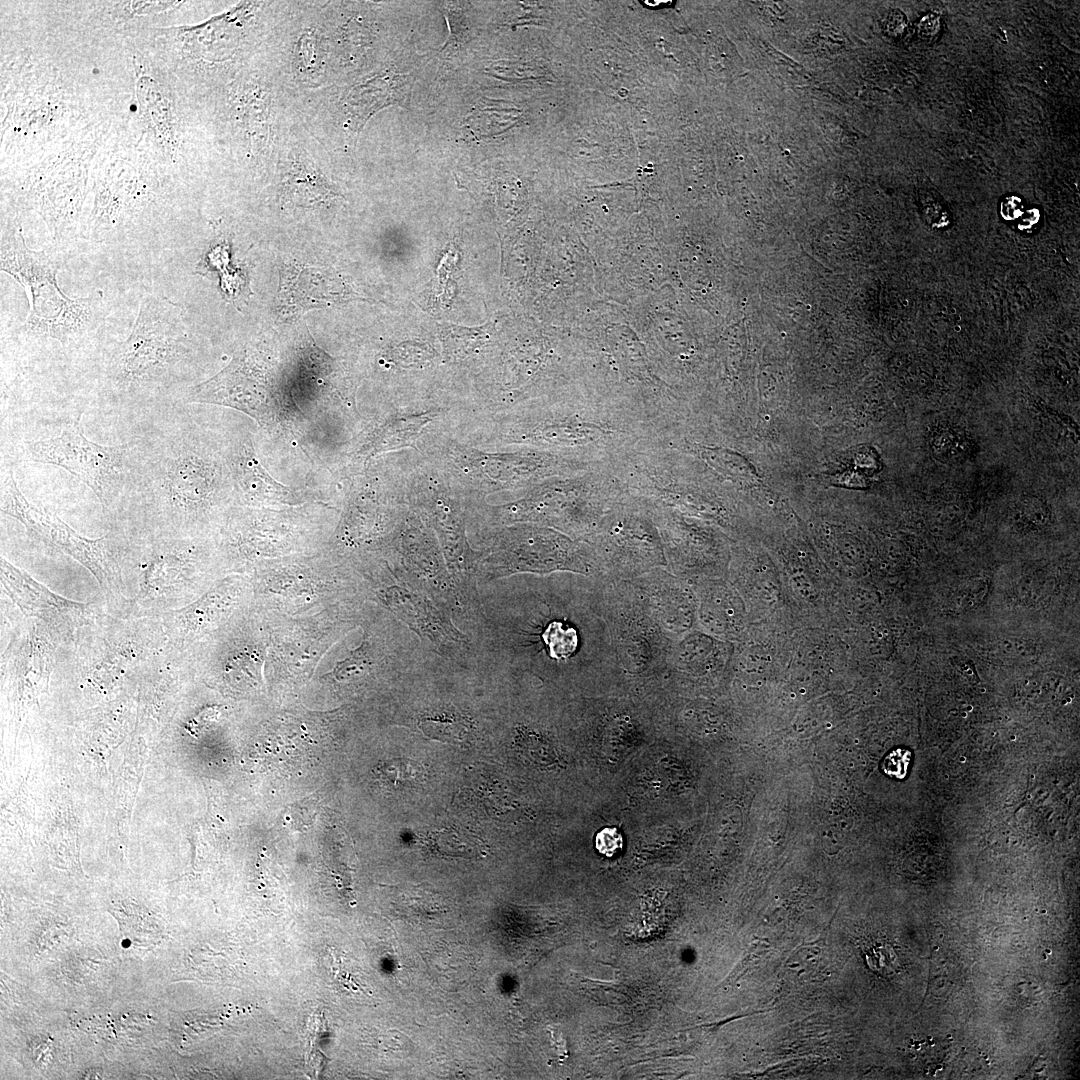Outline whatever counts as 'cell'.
Here are the masks:
<instances>
[{
	"label": "cell",
	"instance_id": "cell-10",
	"mask_svg": "<svg viewBox=\"0 0 1080 1080\" xmlns=\"http://www.w3.org/2000/svg\"><path fill=\"white\" fill-rule=\"evenodd\" d=\"M187 402L231 407L262 422L269 421L276 408L268 374L246 355L234 357L215 376L194 386Z\"/></svg>",
	"mask_w": 1080,
	"mask_h": 1080
},
{
	"label": "cell",
	"instance_id": "cell-2",
	"mask_svg": "<svg viewBox=\"0 0 1080 1080\" xmlns=\"http://www.w3.org/2000/svg\"><path fill=\"white\" fill-rule=\"evenodd\" d=\"M181 308L145 295L132 331L109 352L104 371L108 403L122 411L155 410L185 355Z\"/></svg>",
	"mask_w": 1080,
	"mask_h": 1080
},
{
	"label": "cell",
	"instance_id": "cell-9",
	"mask_svg": "<svg viewBox=\"0 0 1080 1080\" xmlns=\"http://www.w3.org/2000/svg\"><path fill=\"white\" fill-rule=\"evenodd\" d=\"M1 511L20 520L44 540L69 553L94 572L104 576L118 568V550L108 537L97 540L78 535L55 514L41 505L29 502L14 479L11 470L2 471Z\"/></svg>",
	"mask_w": 1080,
	"mask_h": 1080
},
{
	"label": "cell",
	"instance_id": "cell-11",
	"mask_svg": "<svg viewBox=\"0 0 1080 1080\" xmlns=\"http://www.w3.org/2000/svg\"><path fill=\"white\" fill-rule=\"evenodd\" d=\"M355 297V292L335 273L296 263L281 269L278 313L294 318L313 307L335 304Z\"/></svg>",
	"mask_w": 1080,
	"mask_h": 1080
},
{
	"label": "cell",
	"instance_id": "cell-1",
	"mask_svg": "<svg viewBox=\"0 0 1080 1080\" xmlns=\"http://www.w3.org/2000/svg\"><path fill=\"white\" fill-rule=\"evenodd\" d=\"M153 415L128 443L129 469L115 514L141 533L173 535L176 526L208 513L220 491V468L211 453Z\"/></svg>",
	"mask_w": 1080,
	"mask_h": 1080
},
{
	"label": "cell",
	"instance_id": "cell-14",
	"mask_svg": "<svg viewBox=\"0 0 1080 1080\" xmlns=\"http://www.w3.org/2000/svg\"><path fill=\"white\" fill-rule=\"evenodd\" d=\"M336 196L327 179L310 162L298 159L291 163L282 182L285 203L311 207L327 203Z\"/></svg>",
	"mask_w": 1080,
	"mask_h": 1080
},
{
	"label": "cell",
	"instance_id": "cell-5",
	"mask_svg": "<svg viewBox=\"0 0 1080 1080\" xmlns=\"http://www.w3.org/2000/svg\"><path fill=\"white\" fill-rule=\"evenodd\" d=\"M626 495L610 464L567 475L532 493L513 513L556 528L575 540L592 536Z\"/></svg>",
	"mask_w": 1080,
	"mask_h": 1080
},
{
	"label": "cell",
	"instance_id": "cell-13",
	"mask_svg": "<svg viewBox=\"0 0 1080 1080\" xmlns=\"http://www.w3.org/2000/svg\"><path fill=\"white\" fill-rule=\"evenodd\" d=\"M411 83L407 75L386 72L354 86L345 101L350 121L357 128L379 109L398 104L405 106Z\"/></svg>",
	"mask_w": 1080,
	"mask_h": 1080
},
{
	"label": "cell",
	"instance_id": "cell-22",
	"mask_svg": "<svg viewBox=\"0 0 1080 1080\" xmlns=\"http://www.w3.org/2000/svg\"><path fill=\"white\" fill-rule=\"evenodd\" d=\"M595 844L601 854L611 857L622 850L623 838L617 828L607 827L597 834Z\"/></svg>",
	"mask_w": 1080,
	"mask_h": 1080
},
{
	"label": "cell",
	"instance_id": "cell-8",
	"mask_svg": "<svg viewBox=\"0 0 1080 1080\" xmlns=\"http://www.w3.org/2000/svg\"><path fill=\"white\" fill-rule=\"evenodd\" d=\"M501 574L555 572L605 579L599 559L586 541L546 527L520 526L510 530L505 540Z\"/></svg>",
	"mask_w": 1080,
	"mask_h": 1080
},
{
	"label": "cell",
	"instance_id": "cell-17",
	"mask_svg": "<svg viewBox=\"0 0 1080 1080\" xmlns=\"http://www.w3.org/2000/svg\"><path fill=\"white\" fill-rule=\"evenodd\" d=\"M417 726L430 739L445 743H459L473 729L471 718L456 709L427 711L418 717Z\"/></svg>",
	"mask_w": 1080,
	"mask_h": 1080
},
{
	"label": "cell",
	"instance_id": "cell-7",
	"mask_svg": "<svg viewBox=\"0 0 1080 1080\" xmlns=\"http://www.w3.org/2000/svg\"><path fill=\"white\" fill-rule=\"evenodd\" d=\"M605 579L632 580L666 568L663 543L649 507L626 493L587 540Z\"/></svg>",
	"mask_w": 1080,
	"mask_h": 1080
},
{
	"label": "cell",
	"instance_id": "cell-3",
	"mask_svg": "<svg viewBox=\"0 0 1080 1080\" xmlns=\"http://www.w3.org/2000/svg\"><path fill=\"white\" fill-rule=\"evenodd\" d=\"M20 229L12 237L2 239L1 270L26 291L29 303L26 332L56 339L63 345L84 339L100 325L101 294L82 298L66 296L57 284L55 263L44 251L28 248Z\"/></svg>",
	"mask_w": 1080,
	"mask_h": 1080
},
{
	"label": "cell",
	"instance_id": "cell-4",
	"mask_svg": "<svg viewBox=\"0 0 1080 1080\" xmlns=\"http://www.w3.org/2000/svg\"><path fill=\"white\" fill-rule=\"evenodd\" d=\"M617 669V681L650 684L666 680L672 637L651 615L630 580H598Z\"/></svg>",
	"mask_w": 1080,
	"mask_h": 1080
},
{
	"label": "cell",
	"instance_id": "cell-6",
	"mask_svg": "<svg viewBox=\"0 0 1080 1080\" xmlns=\"http://www.w3.org/2000/svg\"><path fill=\"white\" fill-rule=\"evenodd\" d=\"M80 418L58 436L29 442L22 460L64 468L94 492L106 511L115 514L128 475V443L101 445L89 440Z\"/></svg>",
	"mask_w": 1080,
	"mask_h": 1080
},
{
	"label": "cell",
	"instance_id": "cell-16",
	"mask_svg": "<svg viewBox=\"0 0 1080 1080\" xmlns=\"http://www.w3.org/2000/svg\"><path fill=\"white\" fill-rule=\"evenodd\" d=\"M237 113L244 133L256 145L266 142L269 132V99L259 86L249 85L238 98Z\"/></svg>",
	"mask_w": 1080,
	"mask_h": 1080
},
{
	"label": "cell",
	"instance_id": "cell-12",
	"mask_svg": "<svg viewBox=\"0 0 1080 1080\" xmlns=\"http://www.w3.org/2000/svg\"><path fill=\"white\" fill-rule=\"evenodd\" d=\"M380 596L397 617L438 648L465 642V636L417 594L391 586L383 590Z\"/></svg>",
	"mask_w": 1080,
	"mask_h": 1080
},
{
	"label": "cell",
	"instance_id": "cell-15",
	"mask_svg": "<svg viewBox=\"0 0 1080 1080\" xmlns=\"http://www.w3.org/2000/svg\"><path fill=\"white\" fill-rule=\"evenodd\" d=\"M237 481L242 491L256 500L272 503H292L293 493L275 481L252 456L244 455L237 465Z\"/></svg>",
	"mask_w": 1080,
	"mask_h": 1080
},
{
	"label": "cell",
	"instance_id": "cell-20",
	"mask_svg": "<svg viewBox=\"0 0 1080 1080\" xmlns=\"http://www.w3.org/2000/svg\"><path fill=\"white\" fill-rule=\"evenodd\" d=\"M428 846L432 852L446 856L478 857L486 854L485 843L464 830L447 828L429 836Z\"/></svg>",
	"mask_w": 1080,
	"mask_h": 1080
},
{
	"label": "cell",
	"instance_id": "cell-18",
	"mask_svg": "<svg viewBox=\"0 0 1080 1080\" xmlns=\"http://www.w3.org/2000/svg\"><path fill=\"white\" fill-rule=\"evenodd\" d=\"M514 744L526 760L537 766H552L559 761L553 740L539 727L518 724L515 729Z\"/></svg>",
	"mask_w": 1080,
	"mask_h": 1080
},
{
	"label": "cell",
	"instance_id": "cell-19",
	"mask_svg": "<svg viewBox=\"0 0 1080 1080\" xmlns=\"http://www.w3.org/2000/svg\"><path fill=\"white\" fill-rule=\"evenodd\" d=\"M376 782L387 791L414 787L423 778V766L410 759L392 758L378 762L372 770Z\"/></svg>",
	"mask_w": 1080,
	"mask_h": 1080
},
{
	"label": "cell",
	"instance_id": "cell-21",
	"mask_svg": "<svg viewBox=\"0 0 1080 1080\" xmlns=\"http://www.w3.org/2000/svg\"><path fill=\"white\" fill-rule=\"evenodd\" d=\"M911 761V752L904 748H896L891 751L882 762V770L885 774L896 779H903Z\"/></svg>",
	"mask_w": 1080,
	"mask_h": 1080
}]
</instances>
